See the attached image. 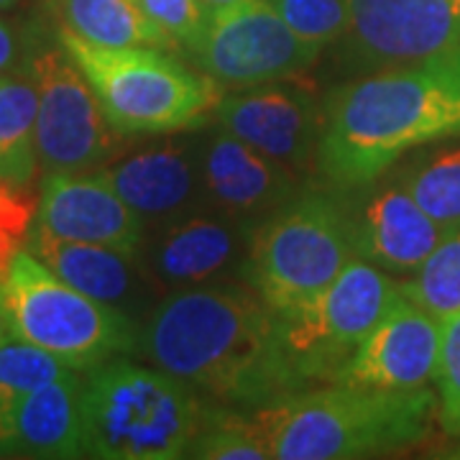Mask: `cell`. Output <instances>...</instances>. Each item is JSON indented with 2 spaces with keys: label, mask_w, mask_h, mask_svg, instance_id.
<instances>
[{
  "label": "cell",
  "mask_w": 460,
  "mask_h": 460,
  "mask_svg": "<svg viewBox=\"0 0 460 460\" xmlns=\"http://www.w3.org/2000/svg\"><path fill=\"white\" fill-rule=\"evenodd\" d=\"M435 384L440 428L447 435L460 438V310L443 317V341Z\"/></svg>",
  "instance_id": "obj_28"
},
{
  "label": "cell",
  "mask_w": 460,
  "mask_h": 460,
  "mask_svg": "<svg viewBox=\"0 0 460 460\" xmlns=\"http://www.w3.org/2000/svg\"><path fill=\"white\" fill-rule=\"evenodd\" d=\"M402 292L414 305L435 317L460 310V226L443 238V243L428 256L410 281H402Z\"/></svg>",
  "instance_id": "obj_24"
},
{
  "label": "cell",
  "mask_w": 460,
  "mask_h": 460,
  "mask_svg": "<svg viewBox=\"0 0 460 460\" xmlns=\"http://www.w3.org/2000/svg\"><path fill=\"white\" fill-rule=\"evenodd\" d=\"M131 205L144 223L164 226L181 215L198 213L205 192L199 148L164 144L136 151L95 172Z\"/></svg>",
  "instance_id": "obj_16"
},
{
  "label": "cell",
  "mask_w": 460,
  "mask_h": 460,
  "mask_svg": "<svg viewBox=\"0 0 460 460\" xmlns=\"http://www.w3.org/2000/svg\"><path fill=\"white\" fill-rule=\"evenodd\" d=\"M438 396L371 392L335 384L296 392L256 411L274 460H348L389 456L420 443Z\"/></svg>",
  "instance_id": "obj_3"
},
{
  "label": "cell",
  "mask_w": 460,
  "mask_h": 460,
  "mask_svg": "<svg viewBox=\"0 0 460 460\" xmlns=\"http://www.w3.org/2000/svg\"><path fill=\"white\" fill-rule=\"evenodd\" d=\"M202 410L190 386L162 368L105 361L83 384L84 456L177 460L198 435Z\"/></svg>",
  "instance_id": "obj_4"
},
{
  "label": "cell",
  "mask_w": 460,
  "mask_h": 460,
  "mask_svg": "<svg viewBox=\"0 0 460 460\" xmlns=\"http://www.w3.org/2000/svg\"><path fill=\"white\" fill-rule=\"evenodd\" d=\"M3 284L16 338L39 345L75 371L131 353L141 341L123 310L69 287L26 248L11 259Z\"/></svg>",
  "instance_id": "obj_7"
},
{
  "label": "cell",
  "mask_w": 460,
  "mask_h": 460,
  "mask_svg": "<svg viewBox=\"0 0 460 460\" xmlns=\"http://www.w3.org/2000/svg\"><path fill=\"white\" fill-rule=\"evenodd\" d=\"M26 57H29L26 41L18 36L11 23L0 18V75L18 72V62H26Z\"/></svg>",
  "instance_id": "obj_30"
},
{
  "label": "cell",
  "mask_w": 460,
  "mask_h": 460,
  "mask_svg": "<svg viewBox=\"0 0 460 460\" xmlns=\"http://www.w3.org/2000/svg\"><path fill=\"white\" fill-rule=\"evenodd\" d=\"M404 299L394 281L361 256L350 259L320 295L279 317V335L296 374L310 381H335L358 345Z\"/></svg>",
  "instance_id": "obj_8"
},
{
  "label": "cell",
  "mask_w": 460,
  "mask_h": 460,
  "mask_svg": "<svg viewBox=\"0 0 460 460\" xmlns=\"http://www.w3.org/2000/svg\"><path fill=\"white\" fill-rule=\"evenodd\" d=\"M33 220L65 241L98 243L128 253H136L144 241V217L98 174H47Z\"/></svg>",
  "instance_id": "obj_14"
},
{
  "label": "cell",
  "mask_w": 460,
  "mask_h": 460,
  "mask_svg": "<svg viewBox=\"0 0 460 460\" xmlns=\"http://www.w3.org/2000/svg\"><path fill=\"white\" fill-rule=\"evenodd\" d=\"M404 187L445 228L460 226V146L438 151L407 174Z\"/></svg>",
  "instance_id": "obj_26"
},
{
  "label": "cell",
  "mask_w": 460,
  "mask_h": 460,
  "mask_svg": "<svg viewBox=\"0 0 460 460\" xmlns=\"http://www.w3.org/2000/svg\"><path fill=\"white\" fill-rule=\"evenodd\" d=\"M447 233L399 181L366 199L356 220V256L392 274H414Z\"/></svg>",
  "instance_id": "obj_18"
},
{
  "label": "cell",
  "mask_w": 460,
  "mask_h": 460,
  "mask_svg": "<svg viewBox=\"0 0 460 460\" xmlns=\"http://www.w3.org/2000/svg\"><path fill=\"white\" fill-rule=\"evenodd\" d=\"M217 128L241 138L248 146L289 166L292 172H307L317 164L325 111L302 87L261 84L235 90L215 105Z\"/></svg>",
  "instance_id": "obj_12"
},
{
  "label": "cell",
  "mask_w": 460,
  "mask_h": 460,
  "mask_svg": "<svg viewBox=\"0 0 460 460\" xmlns=\"http://www.w3.org/2000/svg\"><path fill=\"white\" fill-rule=\"evenodd\" d=\"M13 456L80 458L83 381L72 371L18 399L13 411Z\"/></svg>",
  "instance_id": "obj_20"
},
{
  "label": "cell",
  "mask_w": 460,
  "mask_h": 460,
  "mask_svg": "<svg viewBox=\"0 0 460 460\" xmlns=\"http://www.w3.org/2000/svg\"><path fill=\"white\" fill-rule=\"evenodd\" d=\"M138 343L156 368L228 404L261 410L305 386L281 343L279 317L251 287L169 292Z\"/></svg>",
  "instance_id": "obj_1"
},
{
  "label": "cell",
  "mask_w": 460,
  "mask_h": 460,
  "mask_svg": "<svg viewBox=\"0 0 460 460\" xmlns=\"http://www.w3.org/2000/svg\"><path fill=\"white\" fill-rule=\"evenodd\" d=\"M348 54L361 66H399L460 49V0H345Z\"/></svg>",
  "instance_id": "obj_11"
},
{
  "label": "cell",
  "mask_w": 460,
  "mask_h": 460,
  "mask_svg": "<svg viewBox=\"0 0 460 460\" xmlns=\"http://www.w3.org/2000/svg\"><path fill=\"white\" fill-rule=\"evenodd\" d=\"M18 0H0V11H5V8H13Z\"/></svg>",
  "instance_id": "obj_33"
},
{
  "label": "cell",
  "mask_w": 460,
  "mask_h": 460,
  "mask_svg": "<svg viewBox=\"0 0 460 460\" xmlns=\"http://www.w3.org/2000/svg\"><path fill=\"white\" fill-rule=\"evenodd\" d=\"M39 90L31 75H0V180L29 187L39 169Z\"/></svg>",
  "instance_id": "obj_22"
},
{
  "label": "cell",
  "mask_w": 460,
  "mask_h": 460,
  "mask_svg": "<svg viewBox=\"0 0 460 460\" xmlns=\"http://www.w3.org/2000/svg\"><path fill=\"white\" fill-rule=\"evenodd\" d=\"M11 338H16L13 317H11V310H8V299H5V284L0 279V345L11 341Z\"/></svg>",
  "instance_id": "obj_31"
},
{
  "label": "cell",
  "mask_w": 460,
  "mask_h": 460,
  "mask_svg": "<svg viewBox=\"0 0 460 460\" xmlns=\"http://www.w3.org/2000/svg\"><path fill=\"white\" fill-rule=\"evenodd\" d=\"M248 235L228 213H190L159 226L148 243V277L172 289L210 284L246 259Z\"/></svg>",
  "instance_id": "obj_15"
},
{
  "label": "cell",
  "mask_w": 460,
  "mask_h": 460,
  "mask_svg": "<svg viewBox=\"0 0 460 460\" xmlns=\"http://www.w3.org/2000/svg\"><path fill=\"white\" fill-rule=\"evenodd\" d=\"M443 320L402 299L345 363L335 384L371 392H422L438 376Z\"/></svg>",
  "instance_id": "obj_13"
},
{
  "label": "cell",
  "mask_w": 460,
  "mask_h": 460,
  "mask_svg": "<svg viewBox=\"0 0 460 460\" xmlns=\"http://www.w3.org/2000/svg\"><path fill=\"white\" fill-rule=\"evenodd\" d=\"M356 259V220L328 192L296 195L248 235L241 271L277 314L302 307Z\"/></svg>",
  "instance_id": "obj_5"
},
{
  "label": "cell",
  "mask_w": 460,
  "mask_h": 460,
  "mask_svg": "<svg viewBox=\"0 0 460 460\" xmlns=\"http://www.w3.org/2000/svg\"><path fill=\"white\" fill-rule=\"evenodd\" d=\"M284 23L314 47H328L348 31L345 0H269Z\"/></svg>",
  "instance_id": "obj_27"
},
{
  "label": "cell",
  "mask_w": 460,
  "mask_h": 460,
  "mask_svg": "<svg viewBox=\"0 0 460 460\" xmlns=\"http://www.w3.org/2000/svg\"><path fill=\"white\" fill-rule=\"evenodd\" d=\"M138 5L174 44L192 54L199 49L210 23L199 0H138Z\"/></svg>",
  "instance_id": "obj_29"
},
{
  "label": "cell",
  "mask_w": 460,
  "mask_h": 460,
  "mask_svg": "<svg viewBox=\"0 0 460 460\" xmlns=\"http://www.w3.org/2000/svg\"><path fill=\"white\" fill-rule=\"evenodd\" d=\"M23 248L31 251L39 261L49 266L69 287L98 302L113 305L118 310L136 307L141 302L144 281L136 266V253L98 243L65 241L36 220L29 228Z\"/></svg>",
  "instance_id": "obj_19"
},
{
  "label": "cell",
  "mask_w": 460,
  "mask_h": 460,
  "mask_svg": "<svg viewBox=\"0 0 460 460\" xmlns=\"http://www.w3.org/2000/svg\"><path fill=\"white\" fill-rule=\"evenodd\" d=\"M323 111L317 169L335 187L371 184L410 148L460 136V49L343 84Z\"/></svg>",
  "instance_id": "obj_2"
},
{
  "label": "cell",
  "mask_w": 460,
  "mask_h": 460,
  "mask_svg": "<svg viewBox=\"0 0 460 460\" xmlns=\"http://www.w3.org/2000/svg\"><path fill=\"white\" fill-rule=\"evenodd\" d=\"M72 371L39 345L11 338L0 345V458L13 456V411L18 399Z\"/></svg>",
  "instance_id": "obj_23"
},
{
  "label": "cell",
  "mask_w": 460,
  "mask_h": 460,
  "mask_svg": "<svg viewBox=\"0 0 460 460\" xmlns=\"http://www.w3.org/2000/svg\"><path fill=\"white\" fill-rule=\"evenodd\" d=\"M26 69L39 90L36 151L44 172H87L108 164L118 151V133L100 108L83 69L62 47L31 39Z\"/></svg>",
  "instance_id": "obj_9"
},
{
  "label": "cell",
  "mask_w": 460,
  "mask_h": 460,
  "mask_svg": "<svg viewBox=\"0 0 460 460\" xmlns=\"http://www.w3.org/2000/svg\"><path fill=\"white\" fill-rule=\"evenodd\" d=\"M320 51L289 29L269 0H241L210 16L195 59L217 87L248 90L307 72Z\"/></svg>",
  "instance_id": "obj_10"
},
{
  "label": "cell",
  "mask_w": 460,
  "mask_h": 460,
  "mask_svg": "<svg viewBox=\"0 0 460 460\" xmlns=\"http://www.w3.org/2000/svg\"><path fill=\"white\" fill-rule=\"evenodd\" d=\"M199 3H202V8L208 11V16H213L217 11L230 8V5H235V3H241V0H199Z\"/></svg>",
  "instance_id": "obj_32"
},
{
  "label": "cell",
  "mask_w": 460,
  "mask_h": 460,
  "mask_svg": "<svg viewBox=\"0 0 460 460\" xmlns=\"http://www.w3.org/2000/svg\"><path fill=\"white\" fill-rule=\"evenodd\" d=\"M187 458L199 460H266L271 450L256 417L215 411L199 420L198 435L187 447Z\"/></svg>",
  "instance_id": "obj_25"
},
{
  "label": "cell",
  "mask_w": 460,
  "mask_h": 460,
  "mask_svg": "<svg viewBox=\"0 0 460 460\" xmlns=\"http://www.w3.org/2000/svg\"><path fill=\"white\" fill-rule=\"evenodd\" d=\"M118 136H162L199 123L217 105V84L156 47H95L57 31Z\"/></svg>",
  "instance_id": "obj_6"
},
{
  "label": "cell",
  "mask_w": 460,
  "mask_h": 460,
  "mask_svg": "<svg viewBox=\"0 0 460 460\" xmlns=\"http://www.w3.org/2000/svg\"><path fill=\"white\" fill-rule=\"evenodd\" d=\"M62 29L95 47H156L174 41L141 11L138 0H49Z\"/></svg>",
  "instance_id": "obj_21"
},
{
  "label": "cell",
  "mask_w": 460,
  "mask_h": 460,
  "mask_svg": "<svg viewBox=\"0 0 460 460\" xmlns=\"http://www.w3.org/2000/svg\"><path fill=\"white\" fill-rule=\"evenodd\" d=\"M205 195L238 220L271 215L296 198V172L217 128L199 148Z\"/></svg>",
  "instance_id": "obj_17"
}]
</instances>
